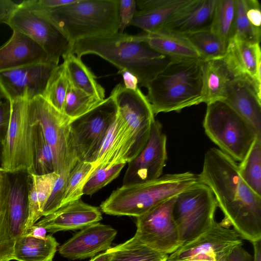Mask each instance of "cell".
Segmentation results:
<instances>
[{"label": "cell", "mask_w": 261, "mask_h": 261, "mask_svg": "<svg viewBox=\"0 0 261 261\" xmlns=\"http://www.w3.org/2000/svg\"><path fill=\"white\" fill-rule=\"evenodd\" d=\"M198 176L211 189L224 214L219 223L233 227L243 240H261V196L242 179L236 161L219 149L210 148Z\"/></svg>", "instance_id": "cell-1"}, {"label": "cell", "mask_w": 261, "mask_h": 261, "mask_svg": "<svg viewBox=\"0 0 261 261\" xmlns=\"http://www.w3.org/2000/svg\"><path fill=\"white\" fill-rule=\"evenodd\" d=\"M69 53L80 58L87 54L97 55L119 71L127 70L135 75L139 84L145 87L172 59L151 48L141 34L119 32L78 40L70 45Z\"/></svg>", "instance_id": "cell-2"}, {"label": "cell", "mask_w": 261, "mask_h": 261, "mask_svg": "<svg viewBox=\"0 0 261 261\" xmlns=\"http://www.w3.org/2000/svg\"><path fill=\"white\" fill-rule=\"evenodd\" d=\"M202 61L201 58H172L147 84L146 97L154 115L162 112H180L202 103Z\"/></svg>", "instance_id": "cell-3"}, {"label": "cell", "mask_w": 261, "mask_h": 261, "mask_svg": "<svg viewBox=\"0 0 261 261\" xmlns=\"http://www.w3.org/2000/svg\"><path fill=\"white\" fill-rule=\"evenodd\" d=\"M199 182L197 174L187 171L162 175L145 182L122 185L101 203L100 208L108 215L137 218Z\"/></svg>", "instance_id": "cell-4"}, {"label": "cell", "mask_w": 261, "mask_h": 261, "mask_svg": "<svg viewBox=\"0 0 261 261\" xmlns=\"http://www.w3.org/2000/svg\"><path fill=\"white\" fill-rule=\"evenodd\" d=\"M24 6L48 17L65 34L70 45L81 39L119 32V0H76L50 10Z\"/></svg>", "instance_id": "cell-5"}, {"label": "cell", "mask_w": 261, "mask_h": 261, "mask_svg": "<svg viewBox=\"0 0 261 261\" xmlns=\"http://www.w3.org/2000/svg\"><path fill=\"white\" fill-rule=\"evenodd\" d=\"M208 137L235 161L245 157L257 136L253 127L224 101L207 105L203 122Z\"/></svg>", "instance_id": "cell-6"}, {"label": "cell", "mask_w": 261, "mask_h": 261, "mask_svg": "<svg viewBox=\"0 0 261 261\" xmlns=\"http://www.w3.org/2000/svg\"><path fill=\"white\" fill-rule=\"evenodd\" d=\"M28 118L31 126L39 125L51 148L55 172H70L77 161L70 131L71 119L48 103L41 96L29 101Z\"/></svg>", "instance_id": "cell-7"}, {"label": "cell", "mask_w": 261, "mask_h": 261, "mask_svg": "<svg viewBox=\"0 0 261 261\" xmlns=\"http://www.w3.org/2000/svg\"><path fill=\"white\" fill-rule=\"evenodd\" d=\"M218 207L206 185L200 182L178 194L173 208L181 246L194 240L213 224Z\"/></svg>", "instance_id": "cell-8"}, {"label": "cell", "mask_w": 261, "mask_h": 261, "mask_svg": "<svg viewBox=\"0 0 261 261\" xmlns=\"http://www.w3.org/2000/svg\"><path fill=\"white\" fill-rule=\"evenodd\" d=\"M29 101L18 98L10 102V123L1 153V168L8 173H34L33 127L28 118Z\"/></svg>", "instance_id": "cell-9"}, {"label": "cell", "mask_w": 261, "mask_h": 261, "mask_svg": "<svg viewBox=\"0 0 261 261\" xmlns=\"http://www.w3.org/2000/svg\"><path fill=\"white\" fill-rule=\"evenodd\" d=\"M117 113L115 101L110 95L90 111L71 120L70 135L77 161H94Z\"/></svg>", "instance_id": "cell-10"}, {"label": "cell", "mask_w": 261, "mask_h": 261, "mask_svg": "<svg viewBox=\"0 0 261 261\" xmlns=\"http://www.w3.org/2000/svg\"><path fill=\"white\" fill-rule=\"evenodd\" d=\"M242 240L234 229L215 221L203 233L168 255L167 261H227L232 251L242 246Z\"/></svg>", "instance_id": "cell-11"}, {"label": "cell", "mask_w": 261, "mask_h": 261, "mask_svg": "<svg viewBox=\"0 0 261 261\" xmlns=\"http://www.w3.org/2000/svg\"><path fill=\"white\" fill-rule=\"evenodd\" d=\"M5 24L35 40L57 65L69 52L70 43L65 34L46 16L20 3Z\"/></svg>", "instance_id": "cell-12"}, {"label": "cell", "mask_w": 261, "mask_h": 261, "mask_svg": "<svg viewBox=\"0 0 261 261\" xmlns=\"http://www.w3.org/2000/svg\"><path fill=\"white\" fill-rule=\"evenodd\" d=\"M176 196L137 217V229L134 236L152 249L167 255L171 254L181 246L173 216Z\"/></svg>", "instance_id": "cell-13"}, {"label": "cell", "mask_w": 261, "mask_h": 261, "mask_svg": "<svg viewBox=\"0 0 261 261\" xmlns=\"http://www.w3.org/2000/svg\"><path fill=\"white\" fill-rule=\"evenodd\" d=\"M167 160V137L158 120L152 123L149 137L140 153L128 163L122 185L151 181L160 177Z\"/></svg>", "instance_id": "cell-14"}, {"label": "cell", "mask_w": 261, "mask_h": 261, "mask_svg": "<svg viewBox=\"0 0 261 261\" xmlns=\"http://www.w3.org/2000/svg\"><path fill=\"white\" fill-rule=\"evenodd\" d=\"M58 65L42 63L0 71V90L4 98L10 102L18 98L30 100L42 96Z\"/></svg>", "instance_id": "cell-15"}, {"label": "cell", "mask_w": 261, "mask_h": 261, "mask_svg": "<svg viewBox=\"0 0 261 261\" xmlns=\"http://www.w3.org/2000/svg\"><path fill=\"white\" fill-rule=\"evenodd\" d=\"M110 95L115 101L118 112L133 130L140 153L149 137L155 120L150 102L139 88L129 90L122 83L114 87Z\"/></svg>", "instance_id": "cell-16"}, {"label": "cell", "mask_w": 261, "mask_h": 261, "mask_svg": "<svg viewBox=\"0 0 261 261\" xmlns=\"http://www.w3.org/2000/svg\"><path fill=\"white\" fill-rule=\"evenodd\" d=\"M139 153L133 130L118 112L92 163L94 170L98 166L129 163Z\"/></svg>", "instance_id": "cell-17"}, {"label": "cell", "mask_w": 261, "mask_h": 261, "mask_svg": "<svg viewBox=\"0 0 261 261\" xmlns=\"http://www.w3.org/2000/svg\"><path fill=\"white\" fill-rule=\"evenodd\" d=\"M117 230L96 222L82 229L59 247V252L71 260L93 257L111 247Z\"/></svg>", "instance_id": "cell-18"}, {"label": "cell", "mask_w": 261, "mask_h": 261, "mask_svg": "<svg viewBox=\"0 0 261 261\" xmlns=\"http://www.w3.org/2000/svg\"><path fill=\"white\" fill-rule=\"evenodd\" d=\"M259 44L250 43L236 36H232L222 59L233 77L248 80L261 89Z\"/></svg>", "instance_id": "cell-19"}, {"label": "cell", "mask_w": 261, "mask_h": 261, "mask_svg": "<svg viewBox=\"0 0 261 261\" xmlns=\"http://www.w3.org/2000/svg\"><path fill=\"white\" fill-rule=\"evenodd\" d=\"M102 219L99 209L84 202L81 199L69 202L53 213L42 217L35 224L47 231L81 229Z\"/></svg>", "instance_id": "cell-20"}, {"label": "cell", "mask_w": 261, "mask_h": 261, "mask_svg": "<svg viewBox=\"0 0 261 261\" xmlns=\"http://www.w3.org/2000/svg\"><path fill=\"white\" fill-rule=\"evenodd\" d=\"M224 101L261 137V89L248 80L233 77L227 85Z\"/></svg>", "instance_id": "cell-21"}, {"label": "cell", "mask_w": 261, "mask_h": 261, "mask_svg": "<svg viewBox=\"0 0 261 261\" xmlns=\"http://www.w3.org/2000/svg\"><path fill=\"white\" fill-rule=\"evenodd\" d=\"M47 62L53 63L44 49L17 31L13 30L10 38L0 47V71Z\"/></svg>", "instance_id": "cell-22"}, {"label": "cell", "mask_w": 261, "mask_h": 261, "mask_svg": "<svg viewBox=\"0 0 261 261\" xmlns=\"http://www.w3.org/2000/svg\"><path fill=\"white\" fill-rule=\"evenodd\" d=\"M216 1L188 0L163 29L185 36L210 30Z\"/></svg>", "instance_id": "cell-23"}, {"label": "cell", "mask_w": 261, "mask_h": 261, "mask_svg": "<svg viewBox=\"0 0 261 261\" xmlns=\"http://www.w3.org/2000/svg\"><path fill=\"white\" fill-rule=\"evenodd\" d=\"M188 0H136L137 11L130 24L151 33L163 29Z\"/></svg>", "instance_id": "cell-24"}, {"label": "cell", "mask_w": 261, "mask_h": 261, "mask_svg": "<svg viewBox=\"0 0 261 261\" xmlns=\"http://www.w3.org/2000/svg\"><path fill=\"white\" fill-rule=\"evenodd\" d=\"M141 35L151 48L170 58H201L198 51L184 35L162 29Z\"/></svg>", "instance_id": "cell-25"}, {"label": "cell", "mask_w": 261, "mask_h": 261, "mask_svg": "<svg viewBox=\"0 0 261 261\" xmlns=\"http://www.w3.org/2000/svg\"><path fill=\"white\" fill-rule=\"evenodd\" d=\"M201 73L202 102L224 101L227 85L233 76L222 59L203 60Z\"/></svg>", "instance_id": "cell-26"}, {"label": "cell", "mask_w": 261, "mask_h": 261, "mask_svg": "<svg viewBox=\"0 0 261 261\" xmlns=\"http://www.w3.org/2000/svg\"><path fill=\"white\" fill-rule=\"evenodd\" d=\"M20 172L10 178L8 203L10 226L15 239L24 234L29 218L28 174Z\"/></svg>", "instance_id": "cell-27"}, {"label": "cell", "mask_w": 261, "mask_h": 261, "mask_svg": "<svg viewBox=\"0 0 261 261\" xmlns=\"http://www.w3.org/2000/svg\"><path fill=\"white\" fill-rule=\"evenodd\" d=\"M59 175L56 172L44 175L28 174L29 218L23 234L43 217V207Z\"/></svg>", "instance_id": "cell-28"}, {"label": "cell", "mask_w": 261, "mask_h": 261, "mask_svg": "<svg viewBox=\"0 0 261 261\" xmlns=\"http://www.w3.org/2000/svg\"><path fill=\"white\" fill-rule=\"evenodd\" d=\"M59 243L51 235L37 239L27 234L15 239L14 260L17 261H53Z\"/></svg>", "instance_id": "cell-29"}, {"label": "cell", "mask_w": 261, "mask_h": 261, "mask_svg": "<svg viewBox=\"0 0 261 261\" xmlns=\"http://www.w3.org/2000/svg\"><path fill=\"white\" fill-rule=\"evenodd\" d=\"M69 82L76 88L100 100L105 98L104 88L97 82L96 76L74 54L68 53L63 57Z\"/></svg>", "instance_id": "cell-30"}, {"label": "cell", "mask_w": 261, "mask_h": 261, "mask_svg": "<svg viewBox=\"0 0 261 261\" xmlns=\"http://www.w3.org/2000/svg\"><path fill=\"white\" fill-rule=\"evenodd\" d=\"M10 188L9 173L0 170V261L14 260L15 239L9 222L8 203Z\"/></svg>", "instance_id": "cell-31"}, {"label": "cell", "mask_w": 261, "mask_h": 261, "mask_svg": "<svg viewBox=\"0 0 261 261\" xmlns=\"http://www.w3.org/2000/svg\"><path fill=\"white\" fill-rule=\"evenodd\" d=\"M107 250L110 254V261H167L168 257L147 246L135 236Z\"/></svg>", "instance_id": "cell-32"}, {"label": "cell", "mask_w": 261, "mask_h": 261, "mask_svg": "<svg viewBox=\"0 0 261 261\" xmlns=\"http://www.w3.org/2000/svg\"><path fill=\"white\" fill-rule=\"evenodd\" d=\"M239 174L256 194L261 196V137H257L242 161L238 164Z\"/></svg>", "instance_id": "cell-33"}, {"label": "cell", "mask_w": 261, "mask_h": 261, "mask_svg": "<svg viewBox=\"0 0 261 261\" xmlns=\"http://www.w3.org/2000/svg\"><path fill=\"white\" fill-rule=\"evenodd\" d=\"M236 0H217L210 30L227 44L233 34Z\"/></svg>", "instance_id": "cell-34"}, {"label": "cell", "mask_w": 261, "mask_h": 261, "mask_svg": "<svg viewBox=\"0 0 261 261\" xmlns=\"http://www.w3.org/2000/svg\"><path fill=\"white\" fill-rule=\"evenodd\" d=\"M186 36L204 61L222 59L225 53L227 44L210 29Z\"/></svg>", "instance_id": "cell-35"}, {"label": "cell", "mask_w": 261, "mask_h": 261, "mask_svg": "<svg viewBox=\"0 0 261 261\" xmlns=\"http://www.w3.org/2000/svg\"><path fill=\"white\" fill-rule=\"evenodd\" d=\"M68 86L64 63L58 65L51 73L42 97L54 108L64 114L66 95Z\"/></svg>", "instance_id": "cell-36"}, {"label": "cell", "mask_w": 261, "mask_h": 261, "mask_svg": "<svg viewBox=\"0 0 261 261\" xmlns=\"http://www.w3.org/2000/svg\"><path fill=\"white\" fill-rule=\"evenodd\" d=\"M33 127L34 174L44 175L55 172V163L51 147L45 139L41 127Z\"/></svg>", "instance_id": "cell-37"}, {"label": "cell", "mask_w": 261, "mask_h": 261, "mask_svg": "<svg viewBox=\"0 0 261 261\" xmlns=\"http://www.w3.org/2000/svg\"><path fill=\"white\" fill-rule=\"evenodd\" d=\"M102 101L76 88L68 81L64 114L72 120L90 111Z\"/></svg>", "instance_id": "cell-38"}, {"label": "cell", "mask_w": 261, "mask_h": 261, "mask_svg": "<svg viewBox=\"0 0 261 261\" xmlns=\"http://www.w3.org/2000/svg\"><path fill=\"white\" fill-rule=\"evenodd\" d=\"M93 170L92 162H77L69 175L61 206L81 199L84 187Z\"/></svg>", "instance_id": "cell-39"}, {"label": "cell", "mask_w": 261, "mask_h": 261, "mask_svg": "<svg viewBox=\"0 0 261 261\" xmlns=\"http://www.w3.org/2000/svg\"><path fill=\"white\" fill-rule=\"evenodd\" d=\"M125 163L109 167L98 166L86 181L83 188V195H92L112 181L119 174Z\"/></svg>", "instance_id": "cell-40"}, {"label": "cell", "mask_w": 261, "mask_h": 261, "mask_svg": "<svg viewBox=\"0 0 261 261\" xmlns=\"http://www.w3.org/2000/svg\"><path fill=\"white\" fill-rule=\"evenodd\" d=\"M250 43H260L246 15L244 0H236V15L232 36Z\"/></svg>", "instance_id": "cell-41"}, {"label": "cell", "mask_w": 261, "mask_h": 261, "mask_svg": "<svg viewBox=\"0 0 261 261\" xmlns=\"http://www.w3.org/2000/svg\"><path fill=\"white\" fill-rule=\"evenodd\" d=\"M246 15L256 35L261 37V7L257 0H244Z\"/></svg>", "instance_id": "cell-42"}, {"label": "cell", "mask_w": 261, "mask_h": 261, "mask_svg": "<svg viewBox=\"0 0 261 261\" xmlns=\"http://www.w3.org/2000/svg\"><path fill=\"white\" fill-rule=\"evenodd\" d=\"M137 11L136 0H119V17L120 33H123L125 28L130 25Z\"/></svg>", "instance_id": "cell-43"}, {"label": "cell", "mask_w": 261, "mask_h": 261, "mask_svg": "<svg viewBox=\"0 0 261 261\" xmlns=\"http://www.w3.org/2000/svg\"><path fill=\"white\" fill-rule=\"evenodd\" d=\"M11 115L10 102L6 99L0 100V144L5 139L8 129Z\"/></svg>", "instance_id": "cell-44"}, {"label": "cell", "mask_w": 261, "mask_h": 261, "mask_svg": "<svg viewBox=\"0 0 261 261\" xmlns=\"http://www.w3.org/2000/svg\"><path fill=\"white\" fill-rule=\"evenodd\" d=\"M18 6L11 0H0V23H6Z\"/></svg>", "instance_id": "cell-45"}, {"label": "cell", "mask_w": 261, "mask_h": 261, "mask_svg": "<svg viewBox=\"0 0 261 261\" xmlns=\"http://www.w3.org/2000/svg\"><path fill=\"white\" fill-rule=\"evenodd\" d=\"M119 72L122 76L123 85L125 88L132 90H136L139 88V80L135 75L127 70H121Z\"/></svg>", "instance_id": "cell-46"}, {"label": "cell", "mask_w": 261, "mask_h": 261, "mask_svg": "<svg viewBox=\"0 0 261 261\" xmlns=\"http://www.w3.org/2000/svg\"><path fill=\"white\" fill-rule=\"evenodd\" d=\"M227 261H252V257L242 246H239L232 251Z\"/></svg>", "instance_id": "cell-47"}, {"label": "cell", "mask_w": 261, "mask_h": 261, "mask_svg": "<svg viewBox=\"0 0 261 261\" xmlns=\"http://www.w3.org/2000/svg\"><path fill=\"white\" fill-rule=\"evenodd\" d=\"M47 231L44 227L35 224L28 230L25 234L37 239H44L47 236Z\"/></svg>", "instance_id": "cell-48"}, {"label": "cell", "mask_w": 261, "mask_h": 261, "mask_svg": "<svg viewBox=\"0 0 261 261\" xmlns=\"http://www.w3.org/2000/svg\"><path fill=\"white\" fill-rule=\"evenodd\" d=\"M253 246L252 261H261V240L252 243Z\"/></svg>", "instance_id": "cell-49"}, {"label": "cell", "mask_w": 261, "mask_h": 261, "mask_svg": "<svg viewBox=\"0 0 261 261\" xmlns=\"http://www.w3.org/2000/svg\"><path fill=\"white\" fill-rule=\"evenodd\" d=\"M110 254L108 250L93 257L89 261H110Z\"/></svg>", "instance_id": "cell-50"}, {"label": "cell", "mask_w": 261, "mask_h": 261, "mask_svg": "<svg viewBox=\"0 0 261 261\" xmlns=\"http://www.w3.org/2000/svg\"><path fill=\"white\" fill-rule=\"evenodd\" d=\"M1 153H2V145L0 144V170H2L3 169L1 168Z\"/></svg>", "instance_id": "cell-51"}, {"label": "cell", "mask_w": 261, "mask_h": 261, "mask_svg": "<svg viewBox=\"0 0 261 261\" xmlns=\"http://www.w3.org/2000/svg\"><path fill=\"white\" fill-rule=\"evenodd\" d=\"M3 98H4V96L0 90V100H2Z\"/></svg>", "instance_id": "cell-52"}, {"label": "cell", "mask_w": 261, "mask_h": 261, "mask_svg": "<svg viewBox=\"0 0 261 261\" xmlns=\"http://www.w3.org/2000/svg\"><path fill=\"white\" fill-rule=\"evenodd\" d=\"M3 170V169H2Z\"/></svg>", "instance_id": "cell-53"}]
</instances>
